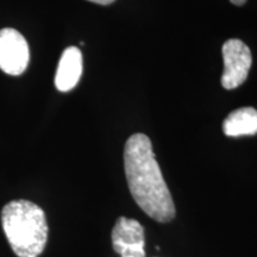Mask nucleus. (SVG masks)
Instances as JSON below:
<instances>
[{
    "instance_id": "f257e3e1",
    "label": "nucleus",
    "mask_w": 257,
    "mask_h": 257,
    "mask_svg": "<svg viewBox=\"0 0 257 257\" xmlns=\"http://www.w3.org/2000/svg\"><path fill=\"white\" fill-rule=\"evenodd\" d=\"M124 169L128 189L138 206L159 223L174 219V201L147 135L135 134L126 141Z\"/></svg>"
},
{
    "instance_id": "f03ea898",
    "label": "nucleus",
    "mask_w": 257,
    "mask_h": 257,
    "mask_svg": "<svg viewBox=\"0 0 257 257\" xmlns=\"http://www.w3.org/2000/svg\"><path fill=\"white\" fill-rule=\"evenodd\" d=\"M5 236L18 257H38L48 240L47 218L44 211L34 202L15 200L2 211Z\"/></svg>"
},
{
    "instance_id": "7ed1b4c3",
    "label": "nucleus",
    "mask_w": 257,
    "mask_h": 257,
    "mask_svg": "<svg viewBox=\"0 0 257 257\" xmlns=\"http://www.w3.org/2000/svg\"><path fill=\"white\" fill-rule=\"evenodd\" d=\"M224 60V72L221 86L225 89H234L243 85L251 68L252 56L249 47L240 40L226 41L221 48Z\"/></svg>"
},
{
    "instance_id": "20e7f679",
    "label": "nucleus",
    "mask_w": 257,
    "mask_h": 257,
    "mask_svg": "<svg viewBox=\"0 0 257 257\" xmlns=\"http://www.w3.org/2000/svg\"><path fill=\"white\" fill-rule=\"evenodd\" d=\"M30 61L29 44L21 32L11 28L0 30V69L10 75H21Z\"/></svg>"
},
{
    "instance_id": "39448f33",
    "label": "nucleus",
    "mask_w": 257,
    "mask_h": 257,
    "mask_svg": "<svg viewBox=\"0 0 257 257\" xmlns=\"http://www.w3.org/2000/svg\"><path fill=\"white\" fill-rule=\"evenodd\" d=\"M112 244L121 257H146V237L140 221L120 217L112 230Z\"/></svg>"
},
{
    "instance_id": "423d86ee",
    "label": "nucleus",
    "mask_w": 257,
    "mask_h": 257,
    "mask_svg": "<svg viewBox=\"0 0 257 257\" xmlns=\"http://www.w3.org/2000/svg\"><path fill=\"white\" fill-rule=\"evenodd\" d=\"M82 74V55L76 47H69L62 53L56 70L55 86L60 92H69L78 85Z\"/></svg>"
},
{
    "instance_id": "0eeeda50",
    "label": "nucleus",
    "mask_w": 257,
    "mask_h": 257,
    "mask_svg": "<svg viewBox=\"0 0 257 257\" xmlns=\"http://www.w3.org/2000/svg\"><path fill=\"white\" fill-rule=\"evenodd\" d=\"M223 131L229 137L256 135L257 111L253 107H242L231 112L223 121Z\"/></svg>"
},
{
    "instance_id": "6e6552de",
    "label": "nucleus",
    "mask_w": 257,
    "mask_h": 257,
    "mask_svg": "<svg viewBox=\"0 0 257 257\" xmlns=\"http://www.w3.org/2000/svg\"><path fill=\"white\" fill-rule=\"evenodd\" d=\"M88 2L95 3V4H99V5H110L114 2V0H88Z\"/></svg>"
},
{
    "instance_id": "1a4fd4ad",
    "label": "nucleus",
    "mask_w": 257,
    "mask_h": 257,
    "mask_svg": "<svg viewBox=\"0 0 257 257\" xmlns=\"http://www.w3.org/2000/svg\"><path fill=\"white\" fill-rule=\"evenodd\" d=\"M230 3H232L236 6H243L246 3V0H230Z\"/></svg>"
}]
</instances>
